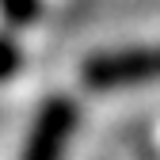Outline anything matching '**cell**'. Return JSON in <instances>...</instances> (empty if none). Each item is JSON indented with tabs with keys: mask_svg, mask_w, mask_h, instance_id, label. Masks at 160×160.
<instances>
[{
	"mask_svg": "<svg viewBox=\"0 0 160 160\" xmlns=\"http://www.w3.org/2000/svg\"><path fill=\"white\" fill-rule=\"evenodd\" d=\"M149 80H160V46L99 53L84 65L88 88H130V84H149Z\"/></svg>",
	"mask_w": 160,
	"mask_h": 160,
	"instance_id": "6da1fadb",
	"label": "cell"
},
{
	"mask_svg": "<svg viewBox=\"0 0 160 160\" xmlns=\"http://www.w3.org/2000/svg\"><path fill=\"white\" fill-rule=\"evenodd\" d=\"M72 130H76V107L65 95H53L50 103L38 111L34 130H31L19 160H61L65 149H69Z\"/></svg>",
	"mask_w": 160,
	"mask_h": 160,
	"instance_id": "7a4b0ae2",
	"label": "cell"
},
{
	"mask_svg": "<svg viewBox=\"0 0 160 160\" xmlns=\"http://www.w3.org/2000/svg\"><path fill=\"white\" fill-rule=\"evenodd\" d=\"M0 12L8 15V23L23 27V23L38 19V0H0Z\"/></svg>",
	"mask_w": 160,
	"mask_h": 160,
	"instance_id": "3957f363",
	"label": "cell"
},
{
	"mask_svg": "<svg viewBox=\"0 0 160 160\" xmlns=\"http://www.w3.org/2000/svg\"><path fill=\"white\" fill-rule=\"evenodd\" d=\"M15 69H19V46L0 34V80H8Z\"/></svg>",
	"mask_w": 160,
	"mask_h": 160,
	"instance_id": "277c9868",
	"label": "cell"
}]
</instances>
